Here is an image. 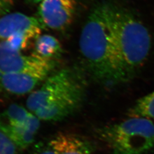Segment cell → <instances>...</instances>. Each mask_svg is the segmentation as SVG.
<instances>
[{
	"label": "cell",
	"mask_w": 154,
	"mask_h": 154,
	"mask_svg": "<svg viewBox=\"0 0 154 154\" xmlns=\"http://www.w3.org/2000/svg\"><path fill=\"white\" fill-rule=\"evenodd\" d=\"M56 61H49L33 54L24 55L12 49L5 42H0V74L54 70Z\"/></svg>",
	"instance_id": "6"
},
{
	"label": "cell",
	"mask_w": 154,
	"mask_h": 154,
	"mask_svg": "<svg viewBox=\"0 0 154 154\" xmlns=\"http://www.w3.org/2000/svg\"><path fill=\"white\" fill-rule=\"evenodd\" d=\"M43 0H28V2L33 4H39L41 1H42Z\"/></svg>",
	"instance_id": "17"
},
{
	"label": "cell",
	"mask_w": 154,
	"mask_h": 154,
	"mask_svg": "<svg viewBox=\"0 0 154 154\" xmlns=\"http://www.w3.org/2000/svg\"><path fill=\"white\" fill-rule=\"evenodd\" d=\"M14 4L13 0H0V17L10 13Z\"/></svg>",
	"instance_id": "16"
},
{
	"label": "cell",
	"mask_w": 154,
	"mask_h": 154,
	"mask_svg": "<svg viewBox=\"0 0 154 154\" xmlns=\"http://www.w3.org/2000/svg\"><path fill=\"white\" fill-rule=\"evenodd\" d=\"M86 91L83 72L74 67H65L51 74L30 93L26 107L40 121H60L79 109Z\"/></svg>",
	"instance_id": "2"
},
{
	"label": "cell",
	"mask_w": 154,
	"mask_h": 154,
	"mask_svg": "<svg viewBox=\"0 0 154 154\" xmlns=\"http://www.w3.org/2000/svg\"><path fill=\"white\" fill-rule=\"evenodd\" d=\"M35 116L28 109L20 105L13 104L0 112V124L11 126H28Z\"/></svg>",
	"instance_id": "12"
},
{
	"label": "cell",
	"mask_w": 154,
	"mask_h": 154,
	"mask_svg": "<svg viewBox=\"0 0 154 154\" xmlns=\"http://www.w3.org/2000/svg\"><path fill=\"white\" fill-rule=\"evenodd\" d=\"M40 127V120L35 116L28 126H11L0 124V130L9 137L18 149H26L33 144Z\"/></svg>",
	"instance_id": "10"
},
{
	"label": "cell",
	"mask_w": 154,
	"mask_h": 154,
	"mask_svg": "<svg viewBox=\"0 0 154 154\" xmlns=\"http://www.w3.org/2000/svg\"><path fill=\"white\" fill-rule=\"evenodd\" d=\"M112 34L126 81L131 79L147 59L151 37L147 28L130 11L116 6Z\"/></svg>",
	"instance_id": "3"
},
{
	"label": "cell",
	"mask_w": 154,
	"mask_h": 154,
	"mask_svg": "<svg viewBox=\"0 0 154 154\" xmlns=\"http://www.w3.org/2000/svg\"><path fill=\"white\" fill-rule=\"evenodd\" d=\"M127 115L154 120V90L138 99L127 111Z\"/></svg>",
	"instance_id": "13"
},
{
	"label": "cell",
	"mask_w": 154,
	"mask_h": 154,
	"mask_svg": "<svg viewBox=\"0 0 154 154\" xmlns=\"http://www.w3.org/2000/svg\"><path fill=\"white\" fill-rule=\"evenodd\" d=\"M62 53V48L60 42L53 35H40L34 41L32 54L40 58L56 61Z\"/></svg>",
	"instance_id": "11"
},
{
	"label": "cell",
	"mask_w": 154,
	"mask_h": 154,
	"mask_svg": "<svg viewBox=\"0 0 154 154\" xmlns=\"http://www.w3.org/2000/svg\"><path fill=\"white\" fill-rule=\"evenodd\" d=\"M53 69L0 74V92L9 95L32 93L51 74Z\"/></svg>",
	"instance_id": "7"
},
{
	"label": "cell",
	"mask_w": 154,
	"mask_h": 154,
	"mask_svg": "<svg viewBox=\"0 0 154 154\" xmlns=\"http://www.w3.org/2000/svg\"><path fill=\"white\" fill-rule=\"evenodd\" d=\"M115 8L116 5L107 1L94 6L82 29L79 42L88 74L106 88L126 82L112 38Z\"/></svg>",
	"instance_id": "1"
},
{
	"label": "cell",
	"mask_w": 154,
	"mask_h": 154,
	"mask_svg": "<svg viewBox=\"0 0 154 154\" xmlns=\"http://www.w3.org/2000/svg\"><path fill=\"white\" fill-rule=\"evenodd\" d=\"M45 28L37 17L21 13H10L0 17V42L19 33H28L35 38Z\"/></svg>",
	"instance_id": "8"
},
{
	"label": "cell",
	"mask_w": 154,
	"mask_h": 154,
	"mask_svg": "<svg viewBox=\"0 0 154 154\" xmlns=\"http://www.w3.org/2000/svg\"><path fill=\"white\" fill-rule=\"evenodd\" d=\"M32 154H58L51 139L46 142H41L35 145Z\"/></svg>",
	"instance_id": "15"
},
{
	"label": "cell",
	"mask_w": 154,
	"mask_h": 154,
	"mask_svg": "<svg viewBox=\"0 0 154 154\" xmlns=\"http://www.w3.org/2000/svg\"><path fill=\"white\" fill-rule=\"evenodd\" d=\"M58 154H91L93 144L82 137L71 133H60L51 139Z\"/></svg>",
	"instance_id": "9"
},
{
	"label": "cell",
	"mask_w": 154,
	"mask_h": 154,
	"mask_svg": "<svg viewBox=\"0 0 154 154\" xmlns=\"http://www.w3.org/2000/svg\"><path fill=\"white\" fill-rule=\"evenodd\" d=\"M77 8V0H43L39 4L37 18L44 28L65 31L73 22Z\"/></svg>",
	"instance_id": "5"
},
{
	"label": "cell",
	"mask_w": 154,
	"mask_h": 154,
	"mask_svg": "<svg viewBox=\"0 0 154 154\" xmlns=\"http://www.w3.org/2000/svg\"><path fill=\"white\" fill-rule=\"evenodd\" d=\"M18 149L15 144L0 130V154H18Z\"/></svg>",
	"instance_id": "14"
},
{
	"label": "cell",
	"mask_w": 154,
	"mask_h": 154,
	"mask_svg": "<svg viewBox=\"0 0 154 154\" xmlns=\"http://www.w3.org/2000/svg\"><path fill=\"white\" fill-rule=\"evenodd\" d=\"M98 138L113 154H146L154 148V123L143 117L100 127Z\"/></svg>",
	"instance_id": "4"
}]
</instances>
